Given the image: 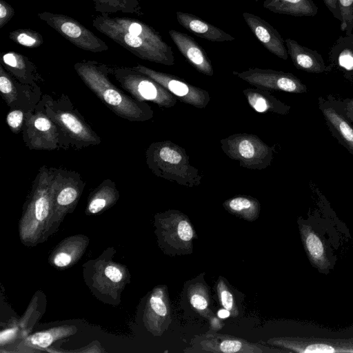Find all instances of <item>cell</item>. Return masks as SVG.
I'll return each instance as SVG.
<instances>
[{
	"label": "cell",
	"instance_id": "obj_1",
	"mask_svg": "<svg viewBox=\"0 0 353 353\" xmlns=\"http://www.w3.org/2000/svg\"><path fill=\"white\" fill-rule=\"evenodd\" d=\"M96 30L145 61L170 66L174 52L160 33L147 23L126 17L98 15L92 20Z\"/></svg>",
	"mask_w": 353,
	"mask_h": 353
},
{
	"label": "cell",
	"instance_id": "obj_2",
	"mask_svg": "<svg viewBox=\"0 0 353 353\" xmlns=\"http://www.w3.org/2000/svg\"><path fill=\"white\" fill-rule=\"evenodd\" d=\"M74 69L85 85L118 117L140 122L153 118L154 111L148 103L126 94L110 81V65L88 60L76 63Z\"/></svg>",
	"mask_w": 353,
	"mask_h": 353
},
{
	"label": "cell",
	"instance_id": "obj_3",
	"mask_svg": "<svg viewBox=\"0 0 353 353\" xmlns=\"http://www.w3.org/2000/svg\"><path fill=\"white\" fill-rule=\"evenodd\" d=\"M40 101L45 113L57 128L61 148L81 150L101 143L100 137L85 121L67 95L61 94L54 99L46 94L42 95Z\"/></svg>",
	"mask_w": 353,
	"mask_h": 353
},
{
	"label": "cell",
	"instance_id": "obj_4",
	"mask_svg": "<svg viewBox=\"0 0 353 353\" xmlns=\"http://www.w3.org/2000/svg\"><path fill=\"white\" fill-rule=\"evenodd\" d=\"M148 168L157 176L188 188L199 186L203 176L186 151L171 141L152 143L145 151Z\"/></svg>",
	"mask_w": 353,
	"mask_h": 353
},
{
	"label": "cell",
	"instance_id": "obj_5",
	"mask_svg": "<svg viewBox=\"0 0 353 353\" xmlns=\"http://www.w3.org/2000/svg\"><path fill=\"white\" fill-rule=\"evenodd\" d=\"M223 152L246 169L262 170L272 163L275 152L257 135L236 133L220 141Z\"/></svg>",
	"mask_w": 353,
	"mask_h": 353
},
{
	"label": "cell",
	"instance_id": "obj_6",
	"mask_svg": "<svg viewBox=\"0 0 353 353\" xmlns=\"http://www.w3.org/2000/svg\"><path fill=\"white\" fill-rule=\"evenodd\" d=\"M162 248L171 256L191 254L197 234L188 216L177 210L157 214Z\"/></svg>",
	"mask_w": 353,
	"mask_h": 353
},
{
	"label": "cell",
	"instance_id": "obj_7",
	"mask_svg": "<svg viewBox=\"0 0 353 353\" xmlns=\"http://www.w3.org/2000/svg\"><path fill=\"white\" fill-rule=\"evenodd\" d=\"M110 74L121 87L140 101H151L160 108L175 105L177 98L150 77L124 66H111Z\"/></svg>",
	"mask_w": 353,
	"mask_h": 353
},
{
	"label": "cell",
	"instance_id": "obj_8",
	"mask_svg": "<svg viewBox=\"0 0 353 353\" xmlns=\"http://www.w3.org/2000/svg\"><path fill=\"white\" fill-rule=\"evenodd\" d=\"M188 353H274L290 352L276 347H268L229 334L216 332L194 336L190 347L183 350Z\"/></svg>",
	"mask_w": 353,
	"mask_h": 353
},
{
	"label": "cell",
	"instance_id": "obj_9",
	"mask_svg": "<svg viewBox=\"0 0 353 353\" xmlns=\"http://www.w3.org/2000/svg\"><path fill=\"white\" fill-rule=\"evenodd\" d=\"M39 18L79 48L91 52L108 50V46L88 28L74 19L62 14L44 11Z\"/></svg>",
	"mask_w": 353,
	"mask_h": 353
},
{
	"label": "cell",
	"instance_id": "obj_10",
	"mask_svg": "<svg viewBox=\"0 0 353 353\" xmlns=\"http://www.w3.org/2000/svg\"><path fill=\"white\" fill-rule=\"evenodd\" d=\"M22 139L29 150L51 151L60 148L57 128L45 113L41 101L27 112Z\"/></svg>",
	"mask_w": 353,
	"mask_h": 353
},
{
	"label": "cell",
	"instance_id": "obj_11",
	"mask_svg": "<svg viewBox=\"0 0 353 353\" xmlns=\"http://www.w3.org/2000/svg\"><path fill=\"white\" fill-rule=\"evenodd\" d=\"M267 344L290 352L353 353V338L327 339L300 336H279L269 339Z\"/></svg>",
	"mask_w": 353,
	"mask_h": 353
},
{
	"label": "cell",
	"instance_id": "obj_12",
	"mask_svg": "<svg viewBox=\"0 0 353 353\" xmlns=\"http://www.w3.org/2000/svg\"><path fill=\"white\" fill-rule=\"evenodd\" d=\"M233 74L256 88L268 91L301 94L307 91L305 84L290 72L258 68Z\"/></svg>",
	"mask_w": 353,
	"mask_h": 353
},
{
	"label": "cell",
	"instance_id": "obj_13",
	"mask_svg": "<svg viewBox=\"0 0 353 353\" xmlns=\"http://www.w3.org/2000/svg\"><path fill=\"white\" fill-rule=\"evenodd\" d=\"M132 68L153 79L184 103L203 109L210 101L207 90L193 85L174 75L157 71L140 64Z\"/></svg>",
	"mask_w": 353,
	"mask_h": 353
},
{
	"label": "cell",
	"instance_id": "obj_14",
	"mask_svg": "<svg viewBox=\"0 0 353 353\" xmlns=\"http://www.w3.org/2000/svg\"><path fill=\"white\" fill-rule=\"evenodd\" d=\"M0 93L10 108H35L42 97L39 85L24 84L9 74L0 63Z\"/></svg>",
	"mask_w": 353,
	"mask_h": 353
},
{
	"label": "cell",
	"instance_id": "obj_15",
	"mask_svg": "<svg viewBox=\"0 0 353 353\" xmlns=\"http://www.w3.org/2000/svg\"><path fill=\"white\" fill-rule=\"evenodd\" d=\"M305 252L311 265L320 273L328 274L334 263L329 255L325 241L310 224L301 218L297 221Z\"/></svg>",
	"mask_w": 353,
	"mask_h": 353
},
{
	"label": "cell",
	"instance_id": "obj_16",
	"mask_svg": "<svg viewBox=\"0 0 353 353\" xmlns=\"http://www.w3.org/2000/svg\"><path fill=\"white\" fill-rule=\"evenodd\" d=\"M319 108L332 136L353 154V126L343 114L333 96L319 97Z\"/></svg>",
	"mask_w": 353,
	"mask_h": 353
},
{
	"label": "cell",
	"instance_id": "obj_17",
	"mask_svg": "<svg viewBox=\"0 0 353 353\" xmlns=\"http://www.w3.org/2000/svg\"><path fill=\"white\" fill-rule=\"evenodd\" d=\"M242 16L252 32L269 52L280 59H288L285 40L272 26L259 16L248 12H244Z\"/></svg>",
	"mask_w": 353,
	"mask_h": 353
},
{
	"label": "cell",
	"instance_id": "obj_18",
	"mask_svg": "<svg viewBox=\"0 0 353 353\" xmlns=\"http://www.w3.org/2000/svg\"><path fill=\"white\" fill-rule=\"evenodd\" d=\"M168 33L179 51L198 72L213 76L214 69L210 58L194 38L175 30H170Z\"/></svg>",
	"mask_w": 353,
	"mask_h": 353
},
{
	"label": "cell",
	"instance_id": "obj_19",
	"mask_svg": "<svg viewBox=\"0 0 353 353\" xmlns=\"http://www.w3.org/2000/svg\"><path fill=\"white\" fill-rule=\"evenodd\" d=\"M1 64L19 82L36 85L42 81L34 63L29 58L14 51L2 52Z\"/></svg>",
	"mask_w": 353,
	"mask_h": 353
},
{
	"label": "cell",
	"instance_id": "obj_20",
	"mask_svg": "<svg viewBox=\"0 0 353 353\" xmlns=\"http://www.w3.org/2000/svg\"><path fill=\"white\" fill-rule=\"evenodd\" d=\"M183 290L186 300L197 314L209 321L216 317L211 310L209 287L204 279L203 273L186 281Z\"/></svg>",
	"mask_w": 353,
	"mask_h": 353
},
{
	"label": "cell",
	"instance_id": "obj_21",
	"mask_svg": "<svg viewBox=\"0 0 353 353\" xmlns=\"http://www.w3.org/2000/svg\"><path fill=\"white\" fill-rule=\"evenodd\" d=\"M288 55L294 66L302 71L319 74L330 71L322 56L316 50L299 43L296 41L288 38L285 39Z\"/></svg>",
	"mask_w": 353,
	"mask_h": 353
},
{
	"label": "cell",
	"instance_id": "obj_22",
	"mask_svg": "<svg viewBox=\"0 0 353 353\" xmlns=\"http://www.w3.org/2000/svg\"><path fill=\"white\" fill-rule=\"evenodd\" d=\"M178 23L185 29L199 37L212 42L234 41L235 38L218 27L190 13L177 11Z\"/></svg>",
	"mask_w": 353,
	"mask_h": 353
},
{
	"label": "cell",
	"instance_id": "obj_23",
	"mask_svg": "<svg viewBox=\"0 0 353 353\" xmlns=\"http://www.w3.org/2000/svg\"><path fill=\"white\" fill-rule=\"evenodd\" d=\"M330 71L336 68L348 81L353 82V34L340 37L329 52Z\"/></svg>",
	"mask_w": 353,
	"mask_h": 353
},
{
	"label": "cell",
	"instance_id": "obj_24",
	"mask_svg": "<svg viewBox=\"0 0 353 353\" xmlns=\"http://www.w3.org/2000/svg\"><path fill=\"white\" fill-rule=\"evenodd\" d=\"M148 307L152 316V329L161 335L172 322L171 308L166 285L157 287L153 290L148 301Z\"/></svg>",
	"mask_w": 353,
	"mask_h": 353
},
{
	"label": "cell",
	"instance_id": "obj_25",
	"mask_svg": "<svg viewBox=\"0 0 353 353\" xmlns=\"http://www.w3.org/2000/svg\"><path fill=\"white\" fill-rule=\"evenodd\" d=\"M250 107L259 113L288 114L291 106L273 96L268 90L261 88H246L243 90Z\"/></svg>",
	"mask_w": 353,
	"mask_h": 353
},
{
	"label": "cell",
	"instance_id": "obj_26",
	"mask_svg": "<svg viewBox=\"0 0 353 353\" xmlns=\"http://www.w3.org/2000/svg\"><path fill=\"white\" fill-rule=\"evenodd\" d=\"M263 6L272 12L294 17H314L318 12L312 0H265Z\"/></svg>",
	"mask_w": 353,
	"mask_h": 353
},
{
	"label": "cell",
	"instance_id": "obj_27",
	"mask_svg": "<svg viewBox=\"0 0 353 353\" xmlns=\"http://www.w3.org/2000/svg\"><path fill=\"white\" fill-rule=\"evenodd\" d=\"M222 205L229 213L250 222L256 221L261 212L259 200L248 195H238L230 198Z\"/></svg>",
	"mask_w": 353,
	"mask_h": 353
},
{
	"label": "cell",
	"instance_id": "obj_28",
	"mask_svg": "<svg viewBox=\"0 0 353 353\" xmlns=\"http://www.w3.org/2000/svg\"><path fill=\"white\" fill-rule=\"evenodd\" d=\"M96 12L101 15L123 12L142 15L143 11L139 0H92Z\"/></svg>",
	"mask_w": 353,
	"mask_h": 353
},
{
	"label": "cell",
	"instance_id": "obj_29",
	"mask_svg": "<svg viewBox=\"0 0 353 353\" xmlns=\"http://www.w3.org/2000/svg\"><path fill=\"white\" fill-rule=\"evenodd\" d=\"M216 290L221 306L230 311L232 317L238 316L239 310L234 294L228 281L222 276H219L217 279Z\"/></svg>",
	"mask_w": 353,
	"mask_h": 353
},
{
	"label": "cell",
	"instance_id": "obj_30",
	"mask_svg": "<svg viewBox=\"0 0 353 353\" xmlns=\"http://www.w3.org/2000/svg\"><path fill=\"white\" fill-rule=\"evenodd\" d=\"M8 37L14 43L28 48H37L43 43L42 35L30 28L13 30L9 33Z\"/></svg>",
	"mask_w": 353,
	"mask_h": 353
},
{
	"label": "cell",
	"instance_id": "obj_31",
	"mask_svg": "<svg viewBox=\"0 0 353 353\" xmlns=\"http://www.w3.org/2000/svg\"><path fill=\"white\" fill-rule=\"evenodd\" d=\"M341 14V30L346 35L353 34V0H339Z\"/></svg>",
	"mask_w": 353,
	"mask_h": 353
},
{
	"label": "cell",
	"instance_id": "obj_32",
	"mask_svg": "<svg viewBox=\"0 0 353 353\" xmlns=\"http://www.w3.org/2000/svg\"><path fill=\"white\" fill-rule=\"evenodd\" d=\"M28 112L19 108H10L6 116V123L14 134H17L22 132Z\"/></svg>",
	"mask_w": 353,
	"mask_h": 353
},
{
	"label": "cell",
	"instance_id": "obj_33",
	"mask_svg": "<svg viewBox=\"0 0 353 353\" xmlns=\"http://www.w3.org/2000/svg\"><path fill=\"white\" fill-rule=\"evenodd\" d=\"M14 8L6 1L0 0V28H2L14 15Z\"/></svg>",
	"mask_w": 353,
	"mask_h": 353
},
{
	"label": "cell",
	"instance_id": "obj_34",
	"mask_svg": "<svg viewBox=\"0 0 353 353\" xmlns=\"http://www.w3.org/2000/svg\"><path fill=\"white\" fill-rule=\"evenodd\" d=\"M336 103L339 108L346 117V119L350 122L353 123V97L351 99H345L342 100H338L335 99Z\"/></svg>",
	"mask_w": 353,
	"mask_h": 353
},
{
	"label": "cell",
	"instance_id": "obj_35",
	"mask_svg": "<svg viewBox=\"0 0 353 353\" xmlns=\"http://www.w3.org/2000/svg\"><path fill=\"white\" fill-rule=\"evenodd\" d=\"M52 336L48 332H37L31 336V343L41 347H47L52 342Z\"/></svg>",
	"mask_w": 353,
	"mask_h": 353
},
{
	"label": "cell",
	"instance_id": "obj_36",
	"mask_svg": "<svg viewBox=\"0 0 353 353\" xmlns=\"http://www.w3.org/2000/svg\"><path fill=\"white\" fill-rule=\"evenodd\" d=\"M323 1L333 17L341 21V14L339 6V0H323Z\"/></svg>",
	"mask_w": 353,
	"mask_h": 353
},
{
	"label": "cell",
	"instance_id": "obj_37",
	"mask_svg": "<svg viewBox=\"0 0 353 353\" xmlns=\"http://www.w3.org/2000/svg\"><path fill=\"white\" fill-rule=\"evenodd\" d=\"M106 276L112 281L118 283L122 279V273L114 266L109 265L105 269Z\"/></svg>",
	"mask_w": 353,
	"mask_h": 353
},
{
	"label": "cell",
	"instance_id": "obj_38",
	"mask_svg": "<svg viewBox=\"0 0 353 353\" xmlns=\"http://www.w3.org/2000/svg\"><path fill=\"white\" fill-rule=\"evenodd\" d=\"M71 260L70 255L65 252H61L55 256L54 263L58 267H65L70 263Z\"/></svg>",
	"mask_w": 353,
	"mask_h": 353
},
{
	"label": "cell",
	"instance_id": "obj_39",
	"mask_svg": "<svg viewBox=\"0 0 353 353\" xmlns=\"http://www.w3.org/2000/svg\"><path fill=\"white\" fill-rule=\"evenodd\" d=\"M216 315L220 319H223L228 318V316H231L230 311L223 307L217 312Z\"/></svg>",
	"mask_w": 353,
	"mask_h": 353
},
{
	"label": "cell",
	"instance_id": "obj_40",
	"mask_svg": "<svg viewBox=\"0 0 353 353\" xmlns=\"http://www.w3.org/2000/svg\"><path fill=\"white\" fill-rule=\"evenodd\" d=\"M14 334V330H8L5 332H3L1 334V340L3 342L4 340H8L10 339Z\"/></svg>",
	"mask_w": 353,
	"mask_h": 353
},
{
	"label": "cell",
	"instance_id": "obj_41",
	"mask_svg": "<svg viewBox=\"0 0 353 353\" xmlns=\"http://www.w3.org/2000/svg\"><path fill=\"white\" fill-rule=\"evenodd\" d=\"M254 1H256V2H258V1H259L260 0H254Z\"/></svg>",
	"mask_w": 353,
	"mask_h": 353
}]
</instances>
